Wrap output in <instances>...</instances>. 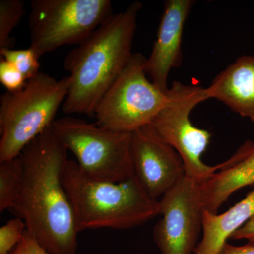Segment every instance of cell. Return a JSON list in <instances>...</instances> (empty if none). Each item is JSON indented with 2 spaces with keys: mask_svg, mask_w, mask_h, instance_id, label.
Here are the masks:
<instances>
[{
  "mask_svg": "<svg viewBox=\"0 0 254 254\" xmlns=\"http://www.w3.org/2000/svg\"><path fill=\"white\" fill-rule=\"evenodd\" d=\"M68 150L52 126L22 150V193L11 211L49 254H77L78 230L63 185Z\"/></svg>",
  "mask_w": 254,
  "mask_h": 254,
  "instance_id": "6da1fadb",
  "label": "cell"
},
{
  "mask_svg": "<svg viewBox=\"0 0 254 254\" xmlns=\"http://www.w3.org/2000/svg\"><path fill=\"white\" fill-rule=\"evenodd\" d=\"M141 2L113 14L71 50L64 63L69 89L63 105L66 114L93 116L97 105L131 59Z\"/></svg>",
  "mask_w": 254,
  "mask_h": 254,
  "instance_id": "7a4b0ae2",
  "label": "cell"
},
{
  "mask_svg": "<svg viewBox=\"0 0 254 254\" xmlns=\"http://www.w3.org/2000/svg\"><path fill=\"white\" fill-rule=\"evenodd\" d=\"M63 181L79 232L128 230L160 215L159 200L150 198L135 176L120 182L100 181L86 176L76 161L68 160Z\"/></svg>",
  "mask_w": 254,
  "mask_h": 254,
  "instance_id": "3957f363",
  "label": "cell"
},
{
  "mask_svg": "<svg viewBox=\"0 0 254 254\" xmlns=\"http://www.w3.org/2000/svg\"><path fill=\"white\" fill-rule=\"evenodd\" d=\"M68 76L55 79L39 72L21 91L0 98V163L16 158L53 125L69 89Z\"/></svg>",
  "mask_w": 254,
  "mask_h": 254,
  "instance_id": "277c9868",
  "label": "cell"
},
{
  "mask_svg": "<svg viewBox=\"0 0 254 254\" xmlns=\"http://www.w3.org/2000/svg\"><path fill=\"white\" fill-rule=\"evenodd\" d=\"M52 128L64 146L72 152L86 176L112 182L134 176L130 153L131 133L110 131L70 117L55 120Z\"/></svg>",
  "mask_w": 254,
  "mask_h": 254,
  "instance_id": "5b68a950",
  "label": "cell"
},
{
  "mask_svg": "<svg viewBox=\"0 0 254 254\" xmlns=\"http://www.w3.org/2000/svg\"><path fill=\"white\" fill-rule=\"evenodd\" d=\"M146 59L141 53H133L97 105V125L110 131L131 133L149 125L163 109L168 100L167 92L148 80L145 71Z\"/></svg>",
  "mask_w": 254,
  "mask_h": 254,
  "instance_id": "8992f818",
  "label": "cell"
},
{
  "mask_svg": "<svg viewBox=\"0 0 254 254\" xmlns=\"http://www.w3.org/2000/svg\"><path fill=\"white\" fill-rule=\"evenodd\" d=\"M113 14L110 0H33L30 47L41 58L62 46H78Z\"/></svg>",
  "mask_w": 254,
  "mask_h": 254,
  "instance_id": "52a82bcc",
  "label": "cell"
},
{
  "mask_svg": "<svg viewBox=\"0 0 254 254\" xmlns=\"http://www.w3.org/2000/svg\"><path fill=\"white\" fill-rule=\"evenodd\" d=\"M168 100L150 124L158 136L181 157L185 176L201 185L218 171L219 165L209 166L202 155L208 148L211 133L191 123L190 115L207 100L204 88L175 81L167 91Z\"/></svg>",
  "mask_w": 254,
  "mask_h": 254,
  "instance_id": "ba28073f",
  "label": "cell"
},
{
  "mask_svg": "<svg viewBox=\"0 0 254 254\" xmlns=\"http://www.w3.org/2000/svg\"><path fill=\"white\" fill-rule=\"evenodd\" d=\"M153 238L160 254H193L203 230L200 185L185 176L159 200Z\"/></svg>",
  "mask_w": 254,
  "mask_h": 254,
  "instance_id": "9c48e42d",
  "label": "cell"
},
{
  "mask_svg": "<svg viewBox=\"0 0 254 254\" xmlns=\"http://www.w3.org/2000/svg\"><path fill=\"white\" fill-rule=\"evenodd\" d=\"M130 153L134 176L153 199L161 198L185 177L180 155L150 125L131 133Z\"/></svg>",
  "mask_w": 254,
  "mask_h": 254,
  "instance_id": "30bf717a",
  "label": "cell"
},
{
  "mask_svg": "<svg viewBox=\"0 0 254 254\" xmlns=\"http://www.w3.org/2000/svg\"><path fill=\"white\" fill-rule=\"evenodd\" d=\"M194 4L193 0L165 1L156 39L145 64L147 76L165 93L169 89V73L173 68L181 65L184 28Z\"/></svg>",
  "mask_w": 254,
  "mask_h": 254,
  "instance_id": "8fae6325",
  "label": "cell"
},
{
  "mask_svg": "<svg viewBox=\"0 0 254 254\" xmlns=\"http://www.w3.org/2000/svg\"><path fill=\"white\" fill-rule=\"evenodd\" d=\"M254 185V142L247 141L231 158L219 164L213 176L200 185L203 209L218 213L235 192Z\"/></svg>",
  "mask_w": 254,
  "mask_h": 254,
  "instance_id": "7c38bea8",
  "label": "cell"
},
{
  "mask_svg": "<svg viewBox=\"0 0 254 254\" xmlns=\"http://www.w3.org/2000/svg\"><path fill=\"white\" fill-rule=\"evenodd\" d=\"M204 90L207 99L222 102L254 123V55L239 58Z\"/></svg>",
  "mask_w": 254,
  "mask_h": 254,
  "instance_id": "4fadbf2b",
  "label": "cell"
},
{
  "mask_svg": "<svg viewBox=\"0 0 254 254\" xmlns=\"http://www.w3.org/2000/svg\"><path fill=\"white\" fill-rule=\"evenodd\" d=\"M254 215V189L244 199L222 214L203 209V237L195 254H218L232 235Z\"/></svg>",
  "mask_w": 254,
  "mask_h": 254,
  "instance_id": "5bb4252c",
  "label": "cell"
},
{
  "mask_svg": "<svg viewBox=\"0 0 254 254\" xmlns=\"http://www.w3.org/2000/svg\"><path fill=\"white\" fill-rule=\"evenodd\" d=\"M23 187L22 161L16 158L0 163V212L11 210L17 203Z\"/></svg>",
  "mask_w": 254,
  "mask_h": 254,
  "instance_id": "9a60e30c",
  "label": "cell"
},
{
  "mask_svg": "<svg viewBox=\"0 0 254 254\" xmlns=\"http://www.w3.org/2000/svg\"><path fill=\"white\" fill-rule=\"evenodd\" d=\"M23 14L24 2L21 0H0V50L11 48L10 35Z\"/></svg>",
  "mask_w": 254,
  "mask_h": 254,
  "instance_id": "2e32d148",
  "label": "cell"
},
{
  "mask_svg": "<svg viewBox=\"0 0 254 254\" xmlns=\"http://www.w3.org/2000/svg\"><path fill=\"white\" fill-rule=\"evenodd\" d=\"M0 56L14 65L27 81L40 72V57L31 47L20 50L4 48L0 50Z\"/></svg>",
  "mask_w": 254,
  "mask_h": 254,
  "instance_id": "e0dca14e",
  "label": "cell"
},
{
  "mask_svg": "<svg viewBox=\"0 0 254 254\" xmlns=\"http://www.w3.org/2000/svg\"><path fill=\"white\" fill-rule=\"evenodd\" d=\"M26 230L22 219H11L0 228V254H10L22 240Z\"/></svg>",
  "mask_w": 254,
  "mask_h": 254,
  "instance_id": "ac0fdd59",
  "label": "cell"
},
{
  "mask_svg": "<svg viewBox=\"0 0 254 254\" xmlns=\"http://www.w3.org/2000/svg\"><path fill=\"white\" fill-rule=\"evenodd\" d=\"M22 73L9 62L0 60V82L10 93L22 90L27 83Z\"/></svg>",
  "mask_w": 254,
  "mask_h": 254,
  "instance_id": "d6986e66",
  "label": "cell"
},
{
  "mask_svg": "<svg viewBox=\"0 0 254 254\" xmlns=\"http://www.w3.org/2000/svg\"><path fill=\"white\" fill-rule=\"evenodd\" d=\"M10 254H49L31 234L26 230L22 240Z\"/></svg>",
  "mask_w": 254,
  "mask_h": 254,
  "instance_id": "ffe728a7",
  "label": "cell"
},
{
  "mask_svg": "<svg viewBox=\"0 0 254 254\" xmlns=\"http://www.w3.org/2000/svg\"><path fill=\"white\" fill-rule=\"evenodd\" d=\"M232 240H246L249 243L254 245V215L243 227L235 232L232 237Z\"/></svg>",
  "mask_w": 254,
  "mask_h": 254,
  "instance_id": "44dd1931",
  "label": "cell"
},
{
  "mask_svg": "<svg viewBox=\"0 0 254 254\" xmlns=\"http://www.w3.org/2000/svg\"><path fill=\"white\" fill-rule=\"evenodd\" d=\"M218 254H254V245L248 243L245 245L235 246L226 242Z\"/></svg>",
  "mask_w": 254,
  "mask_h": 254,
  "instance_id": "7402d4cb",
  "label": "cell"
},
{
  "mask_svg": "<svg viewBox=\"0 0 254 254\" xmlns=\"http://www.w3.org/2000/svg\"><path fill=\"white\" fill-rule=\"evenodd\" d=\"M145 254L141 253V254Z\"/></svg>",
  "mask_w": 254,
  "mask_h": 254,
  "instance_id": "603a6c76",
  "label": "cell"
}]
</instances>
